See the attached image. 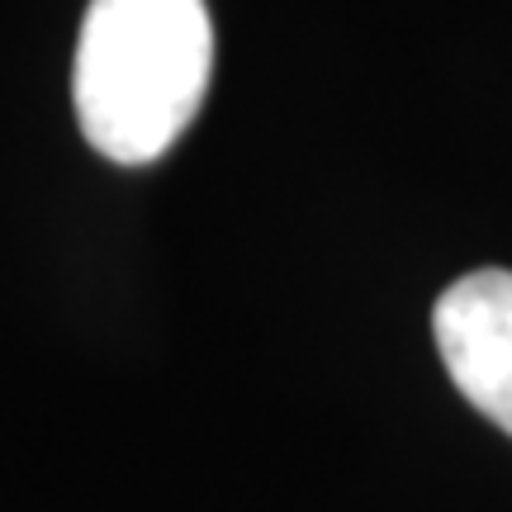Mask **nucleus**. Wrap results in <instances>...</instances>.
I'll return each instance as SVG.
<instances>
[{
  "mask_svg": "<svg viewBox=\"0 0 512 512\" xmlns=\"http://www.w3.org/2000/svg\"><path fill=\"white\" fill-rule=\"evenodd\" d=\"M432 337L451 384L512 437V271H470L446 285Z\"/></svg>",
  "mask_w": 512,
  "mask_h": 512,
  "instance_id": "obj_2",
  "label": "nucleus"
},
{
  "mask_svg": "<svg viewBox=\"0 0 512 512\" xmlns=\"http://www.w3.org/2000/svg\"><path fill=\"white\" fill-rule=\"evenodd\" d=\"M209 72L204 0H91L72 67L86 143L119 166L157 162L200 114Z\"/></svg>",
  "mask_w": 512,
  "mask_h": 512,
  "instance_id": "obj_1",
  "label": "nucleus"
}]
</instances>
